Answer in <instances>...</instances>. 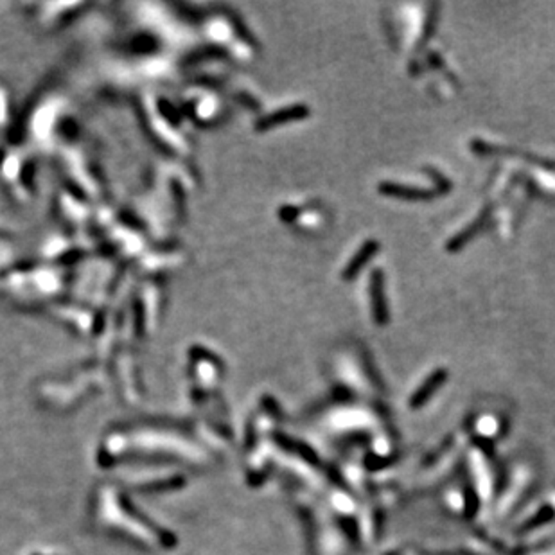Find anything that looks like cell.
Instances as JSON below:
<instances>
[{"mask_svg": "<svg viewBox=\"0 0 555 555\" xmlns=\"http://www.w3.org/2000/svg\"><path fill=\"white\" fill-rule=\"evenodd\" d=\"M379 250V245H377V241H367L363 246H361L360 252L354 255V259L351 262H349V266L345 268V274L344 277L347 279V281H351L353 277H356L358 272H360L361 268H363L365 265H367V261H369L370 257L374 255V253Z\"/></svg>", "mask_w": 555, "mask_h": 555, "instance_id": "3", "label": "cell"}, {"mask_svg": "<svg viewBox=\"0 0 555 555\" xmlns=\"http://www.w3.org/2000/svg\"><path fill=\"white\" fill-rule=\"evenodd\" d=\"M379 191H381L383 195L395 196V198H406V199H428L435 196V192L424 191V189H414V187L398 185V183H381V185H379Z\"/></svg>", "mask_w": 555, "mask_h": 555, "instance_id": "2", "label": "cell"}, {"mask_svg": "<svg viewBox=\"0 0 555 555\" xmlns=\"http://www.w3.org/2000/svg\"><path fill=\"white\" fill-rule=\"evenodd\" d=\"M370 295H372L374 306V320L377 325L388 323V307L385 302V291H383V275L379 269H376L370 277Z\"/></svg>", "mask_w": 555, "mask_h": 555, "instance_id": "1", "label": "cell"}]
</instances>
